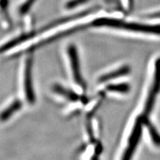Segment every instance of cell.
I'll use <instances>...</instances> for the list:
<instances>
[{"label":"cell","mask_w":160,"mask_h":160,"mask_svg":"<svg viewBox=\"0 0 160 160\" xmlns=\"http://www.w3.org/2000/svg\"><path fill=\"white\" fill-rule=\"evenodd\" d=\"M142 125L143 124L142 122V120L139 117L136 120L135 125L133 126L131 134L129 137L128 145L126 148L122 160H131L136 148L137 147L138 144L139 142L140 138H141L142 133Z\"/></svg>","instance_id":"cell-3"},{"label":"cell","mask_w":160,"mask_h":160,"mask_svg":"<svg viewBox=\"0 0 160 160\" xmlns=\"http://www.w3.org/2000/svg\"><path fill=\"white\" fill-rule=\"evenodd\" d=\"M94 27H108L113 28L124 29L127 31L139 32V33H152V34L160 35V25H150L136 22H127L122 20L112 18H99L93 20L91 23Z\"/></svg>","instance_id":"cell-1"},{"label":"cell","mask_w":160,"mask_h":160,"mask_svg":"<svg viewBox=\"0 0 160 160\" xmlns=\"http://www.w3.org/2000/svg\"><path fill=\"white\" fill-rule=\"evenodd\" d=\"M36 2V0H26V2L22 5H21V7L19 8V12L20 15H25L26 13H28L30 8H31V6L33 5Z\"/></svg>","instance_id":"cell-11"},{"label":"cell","mask_w":160,"mask_h":160,"mask_svg":"<svg viewBox=\"0 0 160 160\" xmlns=\"http://www.w3.org/2000/svg\"><path fill=\"white\" fill-rule=\"evenodd\" d=\"M68 57L71 62L72 72H73V79H74L76 83L82 88H85V84L84 80L82 78L81 72H80V65H79V57H78V52L77 48L73 45H71L68 46Z\"/></svg>","instance_id":"cell-4"},{"label":"cell","mask_w":160,"mask_h":160,"mask_svg":"<svg viewBox=\"0 0 160 160\" xmlns=\"http://www.w3.org/2000/svg\"><path fill=\"white\" fill-rule=\"evenodd\" d=\"M139 118L141 119L143 125H145L147 127V128L148 129L150 136H151L153 144L157 146H160V134L159 133V132L157 131L155 126L151 122V121L149 120V118H142L141 116H140Z\"/></svg>","instance_id":"cell-7"},{"label":"cell","mask_w":160,"mask_h":160,"mask_svg":"<svg viewBox=\"0 0 160 160\" xmlns=\"http://www.w3.org/2000/svg\"><path fill=\"white\" fill-rule=\"evenodd\" d=\"M22 108V102L19 100H16L11 104V105L7 109H5L1 115V119L2 121H5V120L8 119V118L13 114V113H15L16 111H19V110Z\"/></svg>","instance_id":"cell-9"},{"label":"cell","mask_w":160,"mask_h":160,"mask_svg":"<svg viewBox=\"0 0 160 160\" xmlns=\"http://www.w3.org/2000/svg\"><path fill=\"white\" fill-rule=\"evenodd\" d=\"M160 92V57L158 58L155 63V74L153 82L152 84L151 90L149 91L148 97L146 100L143 113L141 115L142 118H149L150 113L153 110L155 104L156 98Z\"/></svg>","instance_id":"cell-2"},{"label":"cell","mask_w":160,"mask_h":160,"mask_svg":"<svg viewBox=\"0 0 160 160\" xmlns=\"http://www.w3.org/2000/svg\"><path fill=\"white\" fill-rule=\"evenodd\" d=\"M130 71H131V68H130L129 66H122V67L114 71L111 72V73H106V74L100 77L99 79V82H105L109 81V80L117 79V78L120 77H123V76L128 74L130 73Z\"/></svg>","instance_id":"cell-6"},{"label":"cell","mask_w":160,"mask_h":160,"mask_svg":"<svg viewBox=\"0 0 160 160\" xmlns=\"http://www.w3.org/2000/svg\"><path fill=\"white\" fill-rule=\"evenodd\" d=\"M32 58L30 57L25 62V73H24V85H25V97L30 104L35 102V95L33 88V81H32Z\"/></svg>","instance_id":"cell-5"},{"label":"cell","mask_w":160,"mask_h":160,"mask_svg":"<svg viewBox=\"0 0 160 160\" xmlns=\"http://www.w3.org/2000/svg\"><path fill=\"white\" fill-rule=\"evenodd\" d=\"M88 1V0H70L69 2H68L66 3L65 8L68 10L73 9L75 8H77V6L87 2Z\"/></svg>","instance_id":"cell-12"},{"label":"cell","mask_w":160,"mask_h":160,"mask_svg":"<svg viewBox=\"0 0 160 160\" xmlns=\"http://www.w3.org/2000/svg\"><path fill=\"white\" fill-rule=\"evenodd\" d=\"M53 91L57 93H58V94L63 96L66 99L71 100V101L77 102L81 99L77 93H76L75 92H73V91H70V90L67 88H65L59 85V84H55L53 85Z\"/></svg>","instance_id":"cell-8"},{"label":"cell","mask_w":160,"mask_h":160,"mask_svg":"<svg viewBox=\"0 0 160 160\" xmlns=\"http://www.w3.org/2000/svg\"><path fill=\"white\" fill-rule=\"evenodd\" d=\"M148 17L151 18V19H156V18H160V11L159 12H157L155 13H152V14H150L148 16Z\"/></svg>","instance_id":"cell-13"},{"label":"cell","mask_w":160,"mask_h":160,"mask_svg":"<svg viewBox=\"0 0 160 160\" xmlns=\"http://www.w3.org/2000/svg\"><path fill=\"white\" fill-rule=\"evenodd\" d=\"M106 90L111 92L118 93H128L130 91V85L127 83H121L117 85H108L106 87Z\"/></svg>","instance_id":"cell-10"},{"label":"cell","mask_w":160,"mask_h":160,"mask_svg":"<svg viewBox=\"0 0 160 160\" xmlns=\"http://www.w3.org/2000/svg\"><path fill=\"white\" fill-rule=\"evenodd\" d=\"M91 160H99L98 159V155L94 154V156L91 158Z\"/></svg>","instance_id":"cell-14"}]
</instances>
